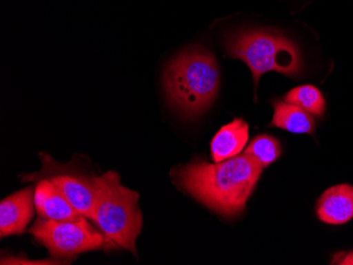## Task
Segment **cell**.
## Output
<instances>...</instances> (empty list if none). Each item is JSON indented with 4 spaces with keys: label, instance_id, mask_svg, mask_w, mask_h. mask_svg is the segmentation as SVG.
<instances>
[{
    "label": "cell",
    "instance_id": "obj_1",
    "mask_svg": "<svg viewBox=\"0 0 353 265\" xmlns=\"http://www.w3.org/2000/svg\"><path fill=\"white\" fill-rule=\"evenodd\" d=\"M263 168L243 153L215 164L192 161L174 170V179L202 204L225 217L239 215Z\"/></svg>",
    "mask_w": 353,
    "mask_h": 265
},
{
    "label": "cell",
    "instance_id": "obj_2",
    "mask_svg": "<svg viewBox=\"0 0 353 265\" xmlns=\"http://www.w3.org/2000/svg\"><path fill=\"white\" fill-rule=\"evenodd\" d=\"M95 202L91 221L105 237L107 248H123L137 255L136 241L142 231L139 195L121 184L114 171L93 178Z\"/></svg>",
    "mask_w": 353,
    "mask_h": 265
},
{
    "label": "cell",
    "instance_id": "obj_3",
    "mask_svg": "<svg viewBox=\"0 0 353 265\" xmlns=\"http://www.w3.org/2000/svg\"><path fill=\"white\" fill-rule=\"evenodd\" d=\"M219 67L201 47H192L168 65L164 86L170 102L184 116L203 114L217 96Z\"/></svg>",
    "mask_w": 353,
    "mask_h": 265
},
{
    "label": "cell",
    "instance_id": "obj_4",
    "mask_svg": "<svg viewBox=\"0 0 353 265\" xmlns=\"http://www.w3.org/2000/svg\"><path fill=\"white\" fill-rule=\"evenodd\" d=\"M228 54L241 59L253 73L255 88L263 73L276 71L290 77L303 68L297 45L285 35L271 30H248L230 35L225 41Z\"/></svg>",
    "mask_w": 353,
    "mask_h": 265
},
{
    "label": "cell",
    "instance_id": "obj_5",
    "mask_svg": "<svg viewBox=\"0 0 353 265\" xmlns=\"http://www.w3.org/2000/svg\"><path fill=\"white\" fill-rule=\"evenodd\" d=\"M88 220L84 215L66 221L43 220L39 218L29 233L46 246L51 256L73 258L105 246L102 231H97Z\"/></svg>",
    "mask_w": 353,
    "mask_h": 265
},
{
    "label": "cell",
    "instance_id": "obj_6",
    "mask_svg": "<svg viewBox=\"0 0 353 265\" xmlns=\"http://www.w3.org/2000/svg\"><path fill=\"white\" fill-rule=\"evenodd\" d=\"M43 162V179L50 180L68 199L77 213L88 218L92 215L95 202V185L93 178L85 177L68 166L59 165L47 154H41Z\"/></svg>",
    "mask_w": 353,
    "mask_h": 265
},
{
    "label": "cell",
    "instance_id": "obj_7",
    "mask_svg": "<svg viewBox=\"0 0 353 265\" xmlns=\"http://www.w3.org/2000/svg\"><path fill=\"white\" fill-rule=\"evenodd\" d=\"M34 189L29 186L6 198L0 203V237L25 231L34 213Z\"/></svg>",
    "mask_w": 353,
    "mask_h": 265
},
{
    "label": "cell",
    "instance_id": "obj_8",
    "mask_svg": "<svg viewBox=\"0 0 353 265\" xmlns=\"http://www.w3.org/2000/svg\"><path fill=\"white\" fill-rule=\"evenodd\" d=\"M34 201L39 217L43 220H73L83 215L77 213L50 180H39L35 189Z\"/></svg>",
    "mask_w": 353,
    "mask_h": 265
},
{
    "label": "cell",
    "instance_id": "obj_9",
    "mask_svg": "<svg viewBox=\"0 0 353 265\" xmlns=\"http://www.w3.org/2000/svg\"><path fill=\"white\" fill-rule=\"evenodd\" d=\"M319 220L332 225L345 224L353 218V186L348 184L327 189L316 204Z\"/></svg>",
    "mask_w": 353,
    "mask_h": 265
},
{
    "label": "cell",
    "instance_id": "obj_10",
    "mask_svg": "<svg viewBox=\"0 0 353 265\" xmlns=\"http://www.w3.org/2000/svg\"><path fill=\"white\" fill-rule=\"evenodd\" d=\"M249 140V126L243 118H235L225 125L214 136L211 143L214 162L224 161L236 157L243 151Z\"/></svg>",
    "mask_w": 353,
    "mask_h": 265
},
{
    "label": "cell",
    "instance_id": "obj_11",
    "mask_svg": "<svg viewBox=\"0 0 353 265\" xmlns=\"http://www.w3.org/2000/svg\"><path fill=\"white\" fill-rule=\"evenodd\" d=\"M274 116L270 127L281 128L292 134H313L315 129L314 118L309 112L296 105L275 100Z\"/></svg>",
    "mask_w": 353,
    "mask_h": 265
},
{
    "label": "cell",
    "instance_id": "obj_12",
    "mask_svg": "<svg viewBox=\"0 0 353 265\" xmlns=\"http://www.w3.org/2000/svg\"><path fill=\"white\" fill-rule=\"evenodd\" d=\"M285 102L296 105L313 116H322L326 110L322 92L312 85H303L289 91L285 96Z\"/></svg>",
    "mask_w": 353,
    "mask_h": 265
},
{
    "label": "cell",
    "instance_id": "obj_13",
    "mask_svg": "<svg viewBox=\"0 0 353 265\" xmlns=\"http://www.w3.org/2000/svg\"><path fill=\"white\" fill-rule=\"evenodd\" d=\"M245 154L253 158L261 167L265 168L276 161L281 154L279 140L267 134L256 136L245 149Z\"/></svg>",
    "mask_w": 353,
    "mask_h": 265
},
{
    "label": "cell",
    "instance_id": "obj_14",
    "mask_svg": "<svg viewBox=\"0 0 353 265\" xmlns=\"http://www.w3.org/2000/svg\"><path fill=\"white\" fill-rule=\"evenodd\" d=\"M1 264H61L57 261H29L25 259H16L13 257L1 259Z\"/></svg>",
    "mask_w": 353,
    "mask_h": 265
},
{
    "label": "cell",
    "instance_id": "obj_15",
    "mask_svg": "<svg viewBox=\"0 0 353 265\" xmlns=\"http://www.w3.org/2000/svg\"><path fill=\"white\" fill-rule=\"evenodd\" d=\"M331 264L353 265V252L335 254Z\"/></svg>",
    "mask_w": 353,
    "mask_h": 265
}]
</instances>
